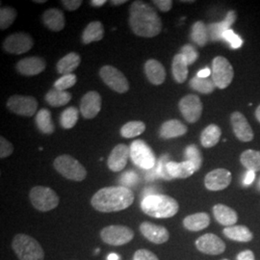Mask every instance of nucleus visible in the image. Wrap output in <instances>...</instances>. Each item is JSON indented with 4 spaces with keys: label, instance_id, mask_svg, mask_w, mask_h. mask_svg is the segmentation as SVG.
<instances>
[{
    "label": "nucleus",
    "instance_id": "nucleus-1",
    "mask_svg": "<svg viewBox=\"0 0 260 260\" xmlns=\"http://www.w3.org/2000/svg\"><path fill=\"white\" fill-rule=\"evenodd\" d=\"M129 24L133 33L139 37H155L162 30V21L156 11L143 1L131 4Z\"/></svg>",
    "mask_w": 260,
    "mask_h": 260
},
{
    "label": "nucleus",
    "instance_id": "nucleus-2",
    "mask_svg": "<svg viewBox=\"0 0 260 260\" xmlns=\"http://www.w3.org/2000/svg\"><path fill=\"white\" fill-rule=\"evenodd\" d=\"M134 202V194L129 188L123 186L105 187L99 190L91 200L95 210L110 213L126 209Z\"/></svg>",
    "mask_w": 260,
    "mask_h": 260
},
{
    "label": "nucleus",
    "instance_id": "nucleus-3",
    "mask_svg": "<svg viewBox=\"0 0 260 260\" xmlns=\"http://www.w3.org/2000/svg\"><path fill=\"white\" fill-rule=\"evenodd\" d=\"M144 213L157 219H166L174 217L178 212L179 205L177 201L167 195L148 196L141 203Z\"/></svg>",
    "mask_w": 260,
    "mask_h": 260
},
{
    "label": "nucleus",
    "instance_id": "nucleus-4",
    "mask_svg": "<svg viewBox=\"0 0 260 260\" xmlns=\"http://www.w3.org/2000/svg\"><path fill=\"white\" fill-rule=\"evenodd\" d=\"M12 248L19 260H44L45 252L40 243L26 234H18L12 242Z\"/></svg>",
    "mask_w": 260,
    "mask_h": 260
},
{
    "label": "nucleus",
    "instance_id": "nucleus-5",
    "mask_svg": "<svg viewBox=\"0 0 260 260\" xmlns=\"http://www.w3.org/2000/svg\"><path fill=\"white\" fill-rule=\"evenodd\" d=\"M53 166L61 176L74 181H82L87 177V171L83 165L69 154L56 158Z\"/></svg>",
    "mask_w": 260,
    "mask_h": 260
},
{
    "label": "nucleus",
    "instance_id": "nucleus-6",
    "mask_svg": "<svg viewBox=\"0 0 260 260\" xmlns=\"http://www.w3.org/2000/svg\"><path fill=\"white\" fill-rule=\"evenodd\" d=\"M29 198L32 205L42 212H47L59 205V197L55 192L45 186H36L31 189Z\"/></svg>",
    "mask_w": 260,
    "mask_h": 260
},
{
    "label": "nucleus",
    "instance_id": "nucleus-7",
    "mask_svg": "<svg viewBox=\"0 0 260 260\" xmlns=\"http://www.w3.org/2000/svg\"><path fill=\"white\" fill-rule=\"evenodd\" d=\"M130 158L132 162L144 170H151L156 165V158L149 145L143 140H136L130 146Z\"/></svg>",
    "mask_w": 260,
    "mask_h": 260
},
{
    "label": "nucleus",
    "instance_id": "nucleus-8",
    "mask_svg": "<svg viewBox=\"0 0 260 260\" xmlns=\"http://www.w3.org/2000/svg\"><path fill=\"white\" fill-rule=\"evenodd\" d=\"M211 72L212 80L217 88L223 90L233 82L234 76L233 66L223 56H217L214 58Z\"/></svg>",
    "mask_w": 260,
    "mask_h": 260
},
{
    "label": "nucleus",
    "instance_id": "nucleus-9",
    "mask_svg": "<svg viewBox=\"0 0 260 260\" xmlns=\"http://www.w3.org/2000/svg\"><path fill=\"white\" fill-rule=\"evenodd\" d=\"M100 76L104 83L117 93H126L129 90V83L126 77L113 66H103L100 71Z\"/></svg>",
    "mask_w": 260,
    "mask_h": 260
},
{
    "label": "nucleus",
    "instance_id": "nucleus-10",
    "mask_svg": "<svg viewBox=\"0 0 260 260\" xmlns=\"http://www.w3.org/2000/svg\"><path fill=\"white\" fill-rule=\"evenodd\" d=\"M101 237L108 245L122 246L133 239L134 233L125 225H108L101 232Z\"/></svg>",
    "mask_w": 260,
    "mask_h": 260
},
{
    "label": "nucleus",
    "instance_id": "nucleus-11",
    "mask_svg": "<svg viewBox=\"0 0 260 260\" xmlns=\"http://www.w3.org/2000/svg\"><path fill=\"white\" fill-rule=\"evenodd\" d=\"M179 111L186 121L190 123H195L199 121L203 114V103L196 94H187L183 96L178 103Z\"/></svg>",
    "mask_w": 260,
    "mask_h": 260
},
{
    "label": "nucleus",
    "instance_id": "nucleus-12",
    "mask_svg": "<svg viewBox=\"0 0 260 260\" xmlns=\"http://www.w3.org/2000/svg\"><path fill=\"white\" fill-rule=\"evenodd\" d=\"M10 111L24 117H32L37 111V100L30 95H12L7 102Z\"/></svg>",
    "mask_w": 260,
    "mask_h": 260
},
{
    "label": "nucleus",
    "instance_id": "nucleus-13",
    "mask_svg": "<svg viewBox=\"0 0 260 260\" xmlns=\"http://www.w3.org/2000/svg\"><path fill=\"white\" fill-rule=\"evenodd\" d=\"M34 46L32 37L26 33H14L5 39L3 43V48L11 54H23L29 51Z\"/></svg>",
    "mask_w": 260,
    "mask_h": 260
},
{
    "label": "nucleus",
    "instance_id": "nucleus-14",
    "mask_svg": "<svg viewBox=\"0 0 260 260\" xmlns=\"http://www.w3.org/2000/svg\"><path fill=\"white\" fill-rule=\"evenodd\" d=\"M232 173L225 169H215L209 172L205 178V188L209 191H222L232 183Z\"/></svg>",
    "mask_w": 260,
    "mask_h": 260
},
{
    "label": "nucleus",
    "instance_id": "nucleus-15",
    "mask_svg": "<svg viewBox=\"0 0 260 260\" xmlns=\"http://www.w3.org/2000/svg\"><path fill=\"white\" fill-rule=\"evenodd\" d=\"M196 247L203 253L210 255H218L225 251L224 242L212 233H207L199 237L196 241Z\"/></svg>",
    "mask_w": 260,
    "mask_h": 260
},
{
    "label": "nucleus",
    "instance_id": "nucleus-16",
    "mask_svg": "<svg viewBox=\"0 0 260 260\" xmlns=\"http://www.w3.org/2000/svg\"><path fill=\"white\" fill-rule=\"evenodd\" d=\"M231 122L234 135L237 139L244 143L251 142L254 138V134L250 123L241 112H233L231 115Z\"/></svg>",
    "mask_w": 260,
    "mask_h": 260
},
{
    "label": "nucleus",
    "instance_id": "nucleus-17",
    "mask_svg": "<svg viewBox=\"0 0 260 260\" xmlns=\"http://www.w3.org/2000/svg\"><path fill=\"white\" fill-rule=\"evenodd\" d=\"M102 109V96L95 91L85 93L80 103V112L85 119H93Z\"/></svg>",
    "mask_w": 260,
    "mask_h": 260
},
{
    "label": "nucleus",
    "instance_id": "nucleus-18",
    "mask_svg": "<svg viewBox=\"0 0 260 260\" xmlns=\"http://www.w3.org/2000/svg\"><path fill=\"white\" fill-rule=\"evenodd\" d=\"M140 232L145 238L154 244H164L169 240L170 233L167 229L149 222H144L140 224Z\"/></svg>",
    "mask_w": 260,
    "mask_h": 260
},
{
    "label": "nucleus",
    "instance_id": "nucleus-19",
    "mask_svg": "<svg viewBox=\"0 0 260 260\" xmlns=\"http://www.w3.org/2000/svg\"><path fill=\"white\" fill-rule=\"evenodd\" d=\"M46 61L41 57H27L21 59L16 66L20 75L34 76L40 75L46 70Z\"/></svg>",
    "mask_w": 260,
    "mask_h": 260
},
{
    "label": "nucleus",
    "instance_id": "nucleus-20",
    "mask_svg": "<svg viewBox=\"0 0 260 260\" xmlns=\"http://www.w3.org/2000/svg\"><path fill=\"white\" fill-rule=\"evenodd\" d=\"M130 156V149L123 144L116 146L108 157V168L112 172H121L127 164V160Z\"/></svg>",
    "mask_w": 260,
    "mask_h": 260
},
{
    "label": "nucleus",
    "instance_id": "nucleus-21",
    "mask_svg": "<svg viewBox=\"0 0 260 260\" xmlns=\"http://www.w3.org/2000/svg\"><path fill=\"white\" fill-rule=\"evenodd\" d=\"M145 73L149 82L153 85H161L166 79L164 66L155 59H149L146 62Z\"/></svg>",
    "mask_w": 260,
    "mask_h": 260
},
{
    "label": "nucleus",
    "instance_id": "nucleus-22",
    "mask_svg": "<svg viewBox=\"0 0 260 260\" xmlns=\"http://www.w3.org/2000/svg\"><path fill=\"white\" fill-rule=\"evenodd\" d=\"M213 214L216 221L224 226H233L238 221L237 212L228 205L218 204L214 205Z\"/></svg>",
    "mask_w": 260,
    "mask_h": 260
},
{
    "label": "nucleus",
    "instance_id": "nucleus-23",
    "mask_svg": "<svg viewBox=\"0 0 260 260\" xmlns=\"http://www.w3.org/2000/svg\"><path fill=\"white\" fill-rule=\"evenodd\" d=\"M187 131V126L181 121L178 120H169L161 125L159 135L163 139H172L185 135Z\"/></svg>",
    "mask_w": 260,
    "mask_h": 260
},
{
    "label": "nucleus",
    "instance_id": "nucleus-24",
    "mask_svg": "<svg viewBox=\"0 0 260 260\" xmlns=\"http://www.w3.org/2000/svg\"><path fill=\"white\" fill-rule=\"evenodd\" d=\"M43 21L49 30L54 32H59L65 27V16L61 10H47L43 15Z\"/></svg>",
    "mask_w": 260,
    "mask_h": 260
},
{
    "label": "nucleus",
    "instance_id": "nucleus-25",
    "mask_svg": "<svg viewBox=\"0 0 260 260\" xmlns=\"http://www.w3.org/2000/svg\"><path fill=\"white\" fill-rule=\"evenodd\" d=\"M236 19V15L233 11L229 12L226 18L222 22L218 23H211L208 25L207 31H208V38L212 41H219L223 39V34L229 30V27L233 24L234 20Z\"/></svg>",
    "mask_w": 260,
    "mask_h": 260
},
{
    "label": "nucleus",
    "instance_id": "nucleus-26",
    "mask_svg": "<svg viewBox=\"0 0 260 260\" xmlns=\"http://www.w3.org/2000/svg\"><path fill=\"white\" fill-rule=\"evenodd\" d=\"M210 223V216L205 212L192 214L183 220V225L190 232H200L206 229Z\"/></svg>",
    "mask_w": 260,
    "mask_h": 260
},
{
    "label": "nucleus",
    "instance_id": "nucleus-27",
    "mask_svg": "<svg viewBox=\"0 0 260 260\" xmlns=\"http://www.w3.org/2000/svg\"><path fill=\"white\" fill-rule=\"evenodd\" d=\"M169 175L173 178H187L193 176L196 172L194 165L189 161H183L180 163L170 161L167 164Z\"/></svg>",
    "mask_w": 260,
    "mask_h": 260
},
{
    "label": "nucleus",
    "instance_id": "nucleus-28",
    "mask_svg": "<svg viewBox=\"0 0 260 260\" xmlns=\"http://www.w3.org/2000/svg\"><path fill=\"white\" fill-rule=\"evenodd\" d=\"M80 56L75 52H71L59 60L56 66L57 72L62 75H72L80 65Z\"/></svg>",
    "mask_w": 260,
    "mask_h": 260
},
{
    "label": "nucleus",
    "instance_id": "nucleus-29",
    "mask_svg": "<svg viewBox=\"0 0 260 260\" xmlns=\"http://www.w3.org/2000/svg\"><path fill=\"white\" fill-rule=\"evenodd\" d=\"M224 236L237 242H250L253 239V234L246 225L228 226L223 231Z\"/></svg>",
    "mask_w": 260,
    "mask_h": 260
},
{
    "label": "nucleus",
    "instance_id": "nucleus-30",
    "mask_svg": "<svg viewBox=\"0 0 260 260\" xmlns=\"http://www.w3.org/2000/svg\"><path fill=\"white\" fill-rule=\"evenodd\" d=\"M221 135H222L221 128L216 124H210L203 130L201 134V143L203 147H205L206 149L213 148L219 143V141L221 139Z\"/></svg>",
    "mask_w": 260,
    "mask_h": 260
},
{
    "label": "nucleus",
    "instance_id": "nucleus-31",
    "mask_svg": "<svg viewBox=\"0 0 260 260\" xmlns=\"http://www.w3.org/2000/svg\"><path fill=\"white\" fill-rule=\"evenodd\" d=\"M104 28L101 21H92L84 29L82 42L85 45L103 40Z\"/></svg>",
    "mask_w": 260,
    "mask_h": 260
},
{
    "label": "nucleus",
    "instance_id": "nucleus-32",
    "mask_svg": "<svg viewBox=\"0 0 260 260\" xmlns=\"http://www.w3.org/2000/svg\"><path fill=\"white\" fill-rule=\"evenodd\" d=\"M188 63L185 58L178 53L174 57L172 64L173 76L177 83L181 84L185 82L188 77Z\"/></svg>",
    "mask_w": 260,
    "mask_h": 260
},
{
    "label": "nucleus",
    "instance_id": "nucleus-33",
    "mask_svg": "<svg viewBox=\"0 0 260 260\" xmlns=\"http://www.w3.org/2000/svg\"><path fill=\"white\" fill-rule=\"evenodd\" d=\"M240 162L248 171L260 172V151L254 149L244 150L240 155Z\"/></svg>",
    "mask_w": 260,
    "mask_h": 260
},
{
    "label": "nucleus",
    "instance_id": "nucleus-34",
    "mask_svg": "<svg viewBox=\"0 0 260 260\" xmlns=\"http://www.w3.org/2000/svg\"><path fill=\"white\" fill-rule=\"evenodd\" d=\"M36 124L39 130L44 134H52L55 130V125L52 121L51 113L47 109H41L36 115Z\"/></svg>",
    "mask_w": 260,
    "mask_h": 260
},
{
    "label": "nucleus",
    "instance_id": "nucleus-35",
    "mask_svg": "<svg viewBox=\"0 0 260 260\" xmlns=\"http://www.w3.org/2000/svg\"><path fill=\"white\" fill-rule=\"evenodd\" d=\"M72 94L67 91H60L57 89H51L46 94L47 103L52 107H60L71 102Z\"/></svg>",
    "mask_w": 260,
    "mask_h": 260
},
{
    "label": "nucleus",
    "instance_id": "nucleus-36",
    "mask_svg": "<svg viewBox=\"0 0 260 260\" xmlns=\"http://www.w3.org/2000/svg\"><path fill=\"white\" fill-rule=\"evenodd\" d=\"M191 39L199 47H205L208 41V31L205 22L200 20L193 24Z\"/></svg>",
    "mask_w": 260,
    "mask_h": 260
},
{
    "label": "nucleus",
    "instance_id": "nucleus-37",
    "mask_svg": "<svg viewBox=\"0 0 260 260\" xmlns=\"http://www.w3.org/2000/svg\"><path fill=\"white\" fill-rule=\"evenodd\" d=\"M190 87L198 91L199 93H205V94H208V93H213L216 86L214 84L213 80L210 78H202L199 77L198 75H196L195 77H193L190 81Z\"/></svg>",
    "mask_w": 260,
    "mask_h": 260
},
{
    "label": "nucleus",
    "instance_id": "nucleus-38",
    "mask_svg": "<svg viewBox=\"0 0 260 260\" xmlns=\"http://www.w3.org/2000/svg\"><path fill=\"white\" fill-rule=\"evenodd\" d=\"M145 130L146 124L143 121H129L121 127V135L123 138H134L141 135Z\"/></svg>",
    "mask_w": 260,
    "mask_h": 260
},
{
    "label": "nucleus",
    "instance_id": "nucleus-39",
    "mask_svg": "<svg viewBox=\"0 0 260 260\" xmlns=\"http://www.w3.org/2000/svg\"><path fill=\"white\" fill-rule=\"evenodd\" d=\"M79 112L75 107H69L63 111L60 117V123L63 128L71 129L75 126L78 121Z\"/></svg>",
    "mask_w": 260,
    "mask_h": 260
},
{
    "label": "nucleus",
    "instance_id": "nucleus-40",
    "mask_svg": "<svg viewBox=\"0 0 260 260\" xmlns=\"http://www.w3.org/2000/svg\"><path fill=\"white\" fill-rule=\"evenodd\" d=\"M186 161L191 162L196 169L199 171L203 166V155L196 145H190L185 149Z\"/></svg>",
    "mask_w": 260,
    "mask_h": 260
},
{
    "label": "nucleus",
    "instance_id": "nucleus-41",
    "mask_svg": "<svg viewBox=\"0 0 260 260\" xmlns=\"http://www.w3.org/2000/svg\"><path fill=\"white\" fill-rule=\"evenodd\" d=\"M17 11L12 7H2L0 10V28L5 30L10 27L17 18Z\"/></svg>",
    "mask_w": 260,
    "mask_h": 260
},
{
    "label": "nucleus",
    "instance_id": "nucleus-42",
    "mask_svg": "<svg viewBox=\"0 0 260 260\" xmlns=\"http://www.w3.org/2000/svg\"><path fill=\"white\" fill-rule=\"evenodd\" d=\"M76 76L75 75H63L61 78L56 80L54 83V89L60 91H66L67 89L74 87L76 83Z\"/></svg>",
    "mask_w": 260,
    "mask_h": 260
},
{
    "label": "nucleus",
    "instance_id": "nucleus-43",
    "mask_svg": "<svg viewBox=\"0 0 260 260\" xmlns=\"http://www.w3.org/2000/svg\"><path fill=\"white\" fill-rule=\"evenodd\" d=\"M169 155H162L159 161H158L157 164L155 165L156 168V172H157L158 177H161V178H164L166 180H171L173 179V177H171L168 173L167 170V164L169 163Z\"/></svg>",
    "mask_w": 260,
    "mask_h": 260
},
{
    "label": "nucleus",
    "instance_id": "nucleus-44",
    "mask_svg": "<svg viewBox=\"0 0 260 260\" xmlns=\"http://www.w3.org/2000/svg\"><path fill=\"white\" fill-rule=\"evenodd\" d=\"M180 54L183 56L188 63V65L194 64L199 58V52L196 50L195 47L192 45H185L181 48Z\"/></svg>",
    "mask_w": 260,
    "mask_h": 260
},
{
    "label": "nucleus",
    "instance_id": "nucleus-45",
    "mask_svg": "<svg viewBox=\"0 0 260 260\" xmlns=\"http://www.w3.org/2000/svg\"><path fill=\"white\" fill-rule=\"evenodd\" d=\"M223 39L225 40L226 42H229L231 44V46L233 48H239L241 47L243 42H242L241 38L239 37L238 35H236L233 32L232 29L226 30L223 34Z\"/></svg>",
    "mask_w": 260,
    "mask_h": 260
},
{
    "label": "nucleus",
    "instance_id": "nucleus-46",
    "mask_svg": "<svg viewBox=\"0 0 260 260\" xmlns=\"http://www.w3.org/2000/svg\"><path fill=\"white\" fill-rule=\"evenodd\" d=\"M138 176L135 172L133 171H129V172H126L124 173L122 176H121V186L123 187H126V188H129L131 186H134L137 182H138Z\"/></svg>",
    "mask_w": 260,
    "mask_h": 260
},
{
    "label": "nucleus",
    "instance_id": "nucleus-47",
    "mask_svg": "<svg viewBox=\"0 0 260 260\" xmlns=\"http://www.w3.org/2000/svg\"><path fill=\"white\" fill-rule=\"evenodd\" d=\"M14 151V146L9 141L5 139L3 136L0 137V158H6L10 156Z\"/></svg>",
    "mask_w": 260,
    "mask_h": 260
},
{
    "label": "nucleus",
    "instance_id": "nucleus-48",
    "mask_svg": "<svg viewBox=\"0 0 260 260\" xmlns=\"http://www.w3.org/2000/svg\"><path fill=\"white\" fill-rule=\"evenodd\" d=\"M133 260H159L157 256L149 250L141 249L134 253Z\"/></svg>",
    "mask_w": 260,
    "mask_h": 260
},
{
    "label": "nucleus",
    "instance_id": "nucleus-49",
    "mask_svg": "<svg viewBox=\"0 0 260 260\" xmlns=\"http://www.w3.org/2000/svg\"><path fill=\"white\" fill-rule=\"evenodd\" d=\"M62 4L64 5L66 9L69 11H75L77 10L83 3L82 0H62Z\"/></svg>",
    "mask_w": 260,
    "mask_h": 260
},
{
    "label": "nucleus",
    "instance_id": "nucleus-50",
    "mask_svg": "<svg viewBox=\"0 0 260 260\" xmlns=\"http://www.w3.org/2000/svg\"><path fill=\"white\" fill-rule=\"evenodd\" d=\"M158 7V9L162 12H169L173 7V1L172 0H154L152 1Z\"/></svg>",
    "mask_w": 260,
    "mask_h": 260
},
{
    "label": "nucleus",
    "instance_id": "nucleus-51",
    "mask_svg": "<svg viewBox=\"0 0 260 260\" xmlns=\"http://www.w3.org/2000/svg\"><path fill=\"white\" fill-rule=\"evenodd\" d=\"M237 260H255L254 259V254L252 251L250 250L241 251L237 255Z\"/></svg>",
    "mask_w": 260,
    "mask_h": 260
},
{
    "label": "nucleus",
    "instance_id": "nucleus-52",
    "mask_svg": "<svg viewBox=\"0 0 260 260\" xmlns=\"http://www.w3.org/2000/svg\"><path fill=\"white\" fill-rule=\"evenodd\" d=\"M254 177H255V173L252 171H248L246 174V177L244 178V185H251L254 180Z\"/></svg>",
    "mask_w": 260,
    "mask_h": 260
},
{
    "label": "nucleus",
    "instance_id": "nucleus-53",
    "mask_svg": "<svg viewBox=\"0 0 260 260\" xmlns=\"http://www.w3.org/2000/svg\"><path fill=\"white\" fill-rule=\"evenodd\" d=\"M211 74H212L211 70L208 69V68H205V69L201 70V71L197 74V75H198L199 77H202V78H207Z\"/></svg>",
    "mask_w": 260,
    "mask_h": 260
},
{
    "label": "nucleus",
    "instance_id": "nucleus-54",
    "mask_svg": "<svg viewBox=\"0 0 260 260\" xmlns=\"http://www.w3.org/2000/svg\"><path fill=\"white\" fill-rule=\"evenodd\" d=\"M90 3L93 7H102L106 3V1L105 0H92V1H90Z\"/></svg>",
    "mask_w": 260,
    "mask_h": 260
},
{
    "label": "nucleus",
    "instance_id": "nucleus-55",
    "mask_svg": "<svg viewBox=\"0 0 260 260\" xmlns=\"http://www.w3.org/2000/svg\"><path fill=\"white\" fill-rule=\"evenodd\" d=\"M120 258H121L120 255L117 253H114V252H112L107 256V260H120Z\"/></svg>",
    "mask_w": 260,
    "mask_h": 260
},
{
    "label": "nucleus",
    "instance_id": "nucleus-56",
    "mask_svg": "<svg viewBox=\"0 0 260 260\" xmlns=\"http://www.w3.org/2000/svg\"><path fill=\"white\" fill-rule=\"evenodd\" d=\"M110 2L113 5H121V4L126 3V0H111Z\"/></svg>",
    "mask_w": 260,
    "mask_h": 260
},
{
    "label": "nucleus",
    "instance_id": "nucleus-57",
    "mask_svg": "<svg viewBox=\"0 0 260 260\" xmlns=\"http://www.w3.org/2000/svg\"><path fill=\"white\" fill-rule=\"evenodd\" d=\"M254 114H255V118H256V120L260 122V104L259 106L256 108V110H255V113H254Z\"/></svg>",
    "mask_w": 260,
    "mask_h": 260
},
{
    "label": "nucleus",
    "instance_id": "nucleus-58",
    "mask_svg": "<svg viewBox=\"0 0 260 260\" xmlns=\"http://www.w3.org/2000/svg\"><path fill=\"white\" fill-rule=\"evenodd\" d=\"M34 2H35V3H46L47 0H35Z\"/></svg>",
    "mask_w": 260,
    "mask_h": 260
},
{
    "label": "nucleus",
    "instance_id": "nucleus-59",
    "mask_svg": "<svg viewBox=\"0 0 260 260\" xmlns=\"http://www.w3.org/2000/svg\"><path fill=\"white\" fill-rule=\"evenodd\" d=\"M181 2H182V3H194L195 1H184V0H183V1H181Z\"/></svg>",
    "mask_w": 260,
    "mask_h": 260
},
{
    "label": "nucleus",
    "instance_id": "nucleus-60",
    "mask_svg": "<svg viewBox=\"0 0 260 260\" xmlns=\"http://www.w3.org/2000/svg\"><path fill=\"white\" fill-rule=\"evenodd\" d=\"M222 260H229V259H226V258H223V259H222Z\"/></svg>",
    "mask_w": 260,
    "mask_h": 260
}]
</instances>
